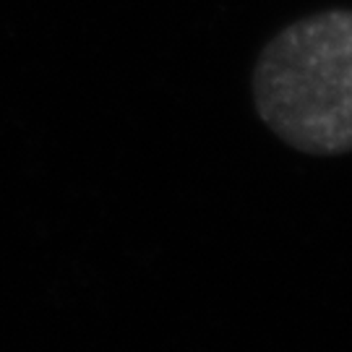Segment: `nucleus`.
<instances>
[{
	"label": "nucleus",
	"mask_w": 352,
	"mask_h": 352,
	"mask_svg": "<svg viewBox=\"0 0 352 352\" xmlns=\"http://www.w3.org/2000/svg\"><path fill=\"white\" fill-rule=\"evenodd\" d=\"M253 107L274 136L311 157L352 151V8L308 13L266 42Z\"/></svg>",
	"instance_id": "1"
}]
</instances>
